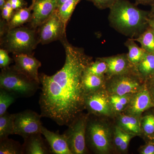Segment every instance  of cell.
<instances>
[{
	"label": "cell",
	"mask_w": 154,
	"mask_h": 154,
	"mask_svg": "<svg viewBox=\"0 0 154 154\" xmlns=\"http://www.w3.org/2000/svg\"><path fill=\"white\" fill-rule=\"evenodd\" d=\"M111 107L110 101L107 96L99 90L86 95L85 107L91 113L96 115H110Z\"/></svg>",
	"instance_id": "12"
},
{
	"label": "cell",
	"mask_w": 154,
	"mask_h": 154,
	"mask_svg": "<svg viewBox=\"0 0 154 154\" xmlns=\"http://www.w3.org/2000/svg\"><path fill=\"white\" fill-rule=\"evenodd\" d=\"M7 0H0V9L1 10L3 8V7L6 5Z\"/></svg>",
	"instance_id": "38"
},
{
	"label": "cell",
	"mask_w": 154,
	"mask_h": 154,
	"mask_svg": "<svg viewBox=\"0 0 154 154\" xmlns=\"http://www.w3.org/2000/svg\"><path fill=\"white\" fill-rule=\"evenodd\" d=\"M151 8L150 11H149V16L154 17V4L151 6Z\"/></svg>",
	"instance_id": "39"
},
{
	"label": "cell",
	"mask_w": 154,
	"mask_h": 154,
	"mask_svg": "<svg viewBox=\"0 0 154 154\" xmlns=\"http://www.w3.org/2000/svg\"><path fill=\"white\" fill-rule=\"evenodd\" d=\"M110 9V26L119 33L135 38L149 27V11L138 8L128 0H118Z\"/></svg>",
	"instance_id": "2"
},
{
	"label": "cell",
	"mask_w": 154,
	"mask_h": 154,
	"mask_svg": "<svg viewBox=\"0 0 154 154\" xmlns=\"http://www.w3.org/2000/svg\"><path fill=\"white\" fill-rule=\"evenodd\" d=\"M152 106L148 91L146 89H143L134 96L131 104L130 111L133 114H140Z\"/></svg>",
	"instance_id": "16"
},
{
	"label": "cell",
	"mask_w": 154,
	"mask_h": 154,
	"mask_svg": "<svg viewBox=\"0 0 154 154\" xmlns=\"http://www.w3.org/2000/svg\"><path fill=\"white\" fill-rule=\"evenodd\" d=\"M41 133L45 137L52 154H72L69 148L66 138L64 134L54 132L42 126Z\"/></svg>",
	"instance_id": "14"
},
{
	"label": "cell",
	"mask_w": 154,
	"mask_h": 154,
	"mask_svg": "<svg viewBox=\"0 0 154 154\" xmlns=\"http://www.w3.org/2000/svg\"><path fill=\"white\" fill-rule=\"evenodd\" d=\"M135 42L133 38H129L125 42V45L128 51L127 54L128 58L134 70L147 53L141 47H139Z\"/></svg>",
	"instance_id": "17"
},
{
	"label": "cell",
	"mask_w": 154,
	"mask_h": 154,
	"mask_svg": "<svg viewBox=\"0 0 154 154\" xmlns=\"http://www.w3.org/2000/svg\"><path fill=\"white\" fill-rule=\"evenodd\" d=\"M40 85L19 71L14 65L2 69L0 88L10 91L18 98L33 96L39 89Z\"/></svg>",
	"instance_id": "4"
},
{
	"label": "cell",
	"mask_w": 154,
	"mask_h": 154,
	"mask_svg": "<svg viewBox=\"0 0 154 154\" xmlns=\"http://www.w3.org/2000/svg\"><path fill=\"white\" fill-rule=\"evenodd\" d=\"M138 75L143 78H149L154 73V54L146 53L135 69Z\"/></svg>",
	"instance_id": "20"
},
{
	"label": "cell",
	"mask_w": 154,
	"mask_h": 154,
	"mask_svg": "<svg viewBox=\"0 0 154 154\" xmlns=\"http://www.w3.org/2000/svg\"><path fill=\"white\" fill-rule=\"evenodd\" d=\"M42 135V133L36 134L23 138V154H52L46 145V140L43 139Z\"/></svg>",
	"instance_id": "15"
},
{
	"label": "cell",
	"mask_w": 154,
	"mask_h": 154,
	"mask_svg": "<svg viewBox=\"0 0 154 154\" xmlns=\"http://www.w3.org/2000/svg\"><path fill=\"white\" fill-rule=\"evenodd\" d=\"M143 129L147 134H152L154 133V116L149 115L145 116L142 123Z\"/></svg>",
	"instance_id": "29"
},
{
	"label": "cell",
	"mask_w": 154,
	"mask_h": 154,
	"mask_svg": "<svg viewBox=\"0 0 154 154\" xmlns=\"http://www.w3.org/2000/svg\"><path fill=\"white\" fill-rule=\"evenodd\" d=\"M11 3L12 8L14 11L26 8L28 3L25 0H9Z\"/></svg>",
	"instance_id": "34"
},
{
	"label": "cell",
	"mask_w": 154,
	"mask_h": 154,
	"mask_svg": "<svg viewBox=\"0 0 154 154\" xmlns=\"http://www.w3.org/2000/svg\"><path fill=\"white\" fill-rule=\"evenodd\" d=\"M149 78H151L152 81H153L154 82V73L153 74H152Z\"/></svg>",
	"instance_id": "41"
},
{
	"label": "cell",
	"mask_w": 154,
	"mask_h": 154,
	"mask_svg": "<svg viewBox=\"0 0 154 154\" xmlns=\"http://www.w3.org/2000/svg\"><path fill=\"white\" fill-rule=\"evenodd\" d=\"M128 97L127 95L124 96H119L117 95H113L110 97V103H117L124 106L125 107V105L128 103Z\"/></svg>",
	"instance_id": "33"
},
{
	"label": "cell",
	"mask_w": 154,
	"mask_h": 154,
	"mask_svg": "<svg viewBox=\"0 0 154 154\" xmlns=\"http://www.w3.org/2000/svg\"><path fill=\"white\" fill-rule=\"evenodd\" d=\"M60 42L65 51V62L55 74L39 75V105L42 117L50 119L60 126H68L85 108L83 75L93 61L83 48L70 44L66 36Z\"/></svg>",
	"instance_id": "1"
},
{
	"label": "cell",
	"mask_w": 154,
	"mask_h": 154,
	"mask_svg": "<svg viewBox=\"0 0 154 154\" xmlns=\"http://www.w3.org/2000/svg\"><path fill=\"white\" fill-rule=\"evenodd\" d=\"M66 1L67 0H57V8Z\"/></svg>",
	"instance_id": "40"
},
{
	"label": "cell",
	"mask_w": 154,
	"mask_h": 154,
	"mask_svg": "<svg viewBox=\"0 0 154 154\" xmlns=\"http://www.w3.org/2000/svg\"><path fill=\"white\" fill-rule=\"evenodd\" d=\"M1 38V48L13 54L33 55V51L39 43L37 30L21 26L9 29Z\"/></svg>",
	"instance_id": "3"
},
{
	"label": "cell",
	"mask_w": 154,
	"mask_h": 154,
	"mask_svg": "<svg viewBox=\"0 0 154 154\" xmlns=\"http://www.w3.org/2000/svg\"><path fill=\"white\" fill-rule=\"evenodd\" d=\"M67 25L60 19L56 11L36 30L39 43L48 44L60 40L66 36Z\"/></svg>",
	"instance_id": "8"
},
{
	"label": "cell",
	"mask_w": 154,
	"mask_h": 154,
	"mask_svg": "<svg viewBox=\"0 0 154 154\" xmlns=\"http://www.w3.org/2000/svg\"><path fill=\"white\" fill-rule=\"evenodd\" d=\"M86 142H88L91 147L97 152H107L110 148V131L100 122L88 120V118Z\"/></svg>",
	"instance_id": "6"
},
{
	"label": "cell",
	"mask_w": 154,
	"mask_h": 154,
	"mask_svg": "<svg viewBox=\"0 0 154 154\" xmlns=\"http://www.w3.org/2000/svg\"><path fill=\"white\" fill-rule=\"evenodd\" d=\"M153 97L154 99V90H153Z\"/></svg>",
	"instance_id": "43"
},
{
	"label": "cell",
	"mask_w": 154,
	"mask_h": 154,
	"mask_svg": "<svg viewBox=\"0 0 154 154\" xmlns=\"http://www.w3.org/2000/svg\"><path fill=\"white\" fill-rule=\"evenodd\" d=\"M134 76L130 74V72L125 74L113 76L109 91L113 95L119 96L136 93L139 90L140 84Z\"/></svg>",
	"instance_id": "10"
},
{
	"label": "cell",
	"mask_w": 154,
	"mask_h": 154,
	"mask_svg": "<svg viewBox=\"0 0 154 154\" xmlns=\"http://www.w3.org/2000/svg\"><path fill=\"white\" fill-rule=\"evenodd\" d=\"M0 154H23V146L19 142L6 138L0 140Z\"/></svg>",
	"instance_id": "25"
},
{
	"label": "cell",
	"mask_w": 154,
	"mask_h": 154,
	"mask_svg": "<svg viewBox=\"0 0 154 154\" xmlns=\"http://www.w3.org/2000/svg\"><path fill=\"white\" fill-rule=\"evenodd\" d=\"M82 0H67L57 9L58 15L67 25L78 4Z\"/></svg>",
	"instance_id": "24"
},
{
	"label": "cell",
	"mask_w": 154,
	"mask_h": 154,
	"mask_svg": "<svg viewBox=\"0 0 154 154\" xmlns=\"http://www.w3.org/2000/svg\"><path fill=\"white\" fill-rule=\"evenodd\" d=\"M133 39L140 43L141 47L146 52L154 54V29L150 26Z\"/></svg>",
	"instance_id": "22"
},
{
	"label": "cell",
	"mask_w": 154,
	"mask_h": 154,
	"mask_svg": "<svg viewBox=\"0 0 154 154\" xmlns=\"http://www.w3.org/2000/svg\"><path fill=\"white\" fill-rule=\"evenodd\" d=\"M107 63L101 58H98L94 62L92 63L85 69V71L89 73L104 76L107 73Z\"/></svg>",
	"instance_id": "28"
},
{
	"label": "cell",
	"mask_w": 154,
	"mask_h": 154,
	"mask_svg": "<svg viewBox=\"0 0 154 154\" xmlns=\"http://www.w3.org/2000/svg\"><path fill=\"white\" fill-rule=\"evenodd\" d=\"M135 135L126 132L119 127L116 128L114 142L116 145L121 151L127 149L131 140Z\"/></svg>",
	"instance_id": "26"
},
{
	"label": "cell",
	"mask_w": 154,
	"mask_h": 154,
	"mask_svg": "<svg viewBox=\"0 0 154 154\" xmlns=\"http://www.w3.org/2000/svg\"><path fill=\"white\" fill-rule=\"evenodd\" d=\"M15 114L7 112L0 116V140L14 134Z\"/></svg>",
	"instance_id": "21"
},
{
	"label": "cell",
	"mask_w": 154,
	"mask_h": 154,
	"mask_svg": "<svg viewBox=\"0 0 154 154\" xmlns=\"http://www.w3.org/2000/svg\"><path fill=\"white\" fill-rule=\"evenodd\" d=\"M8 51L5 49H0V68H5L10 66V65L14 61V59L11 58L9 55Z\"/></svg>",
	"instance_id": "30"
},
{
	"label": "cell",
	"mask_w": 154,
	"mask_h": 154,
	"mask_svg": "<svg viewBox=\"0 0 154 154\" xmlns=\"http://www.w3.org/2000/svg\"><path fill=\"white\" fill-rule=\"evenodd\" d=\"M104 82V76L84 72L82 85L85 94L98 91Z\"/></svg>",
	"instance_id": "19"
},
{
	"label": "cell",
	"mask_w": 154,
	"mask_h": 154,
	"mask_svg": "<svg viewBox=\"0 0 154 154\" xmlns=\"http://www.w3.org/2000/svg\"><path fill=\"white\" fill-rule=\"evenodd\" d=\"M149 25L154 29V17L149 16Z\"/></svg>",
	"instance_id": "37"
},
{
	"label": "cell",
	"mask_w": 154,
	"mask_h": 154,
	"mask_svg": "<svg viewBox=\"0 0 154 154\" xmlns=\"http://www.w3.org/2000/svg\"><path fill=\"white\" fill-rule=\"evenodd\" d=\"M14 12L15 11L12 8L10 1H7L6 5L1 10L2 18L7 22H9L14 15Z\"/></svg>",
	"instance_id": "32"
},
{
	"label": "cell",
	"mask_w": 154,
	"mask_h": 154,
	"mask_svg": "<svg viewBox=\"0 0 154 154\" xmlns=\"http://www.w3.org/2000/svg\"><path fill=\"white\" fill-rule=\"evenodd\" d=\"M135 3L137 5H143L151 6L154 4V0H134Z\"/></svg>",
	"instance_id": "36"
},
{
	"label": "cell",
	"mask_w": 154,
	"mask_h": 154,
	"mask_svg": "<svg viewBox=\"0 0 154 154\" xmlns=\"http://www.w3.org/2000/svg\"><path fill=\"white\" fill-rule=\"evenodd\" d=\"M88 116L80 114L69 125L64 132L72 154L87 152L86 134Z\"/></svg>",
	"instance_id": "5"
},
{
	"label": "cell",
	"mask_w": 154,
	"mask_h": 154,
	"mask_svg": "<svg viewBox=\"0 0 154 154\" xmlns=\"http://www.w3.org/2000/svg\"><path fill=\"white\" fill-rule=\"evenodd\" d=\"M141 153L143 154H154V145L150 143L145 146L142 150Z\"/></svg>",
	"instance_id": "35"
},
{
	"label": "cell",
	"mask_w": 154,
	"mask_h": 154,
	"mask_svg": "<svg viewBox=\"0 0 154 154\" xmlns=\"http://www.w3.org/2000/svg\"><path fill=\"white\" fill-rule=\"evenodd\" d=\"M13 59L16 68L29 78L40 83L38 69L41 63L33 55L21 54H13Z\"/></svg>",
	"instance_id": "11"
},
{
	"label": "cell",
	"mask_w": 154,
	"mask_h": 154,
	"mask_svg": "<svg viewBox=\"0 0 154 154\" xmlns=\"http://www.w3.org/2000/svg\"><path fill=\"white\" fill-rule=\"evenodd\" d=\"M9 1V0H7V1Z\"/></svg>",
	"instance_id": "44"
},
{
	"label": "cell",
	"mask_w": 154,
	"mask_h": 154,
	"mask_svg": "<svg viewBox=\"0 0 154 154\" xmlns=\"http://www.w3.org/2000/svg\"><path fill=\"white\" fill-rule=\"evenodd\" d=\"M41 114L33 110H26L15 114L14 134L23 138L36 134L41 133Z\"/></svg>",
	"instance_id": "7"
},
{
	"label": "cell",
	"mask_w": 154,
	"mask_h": 154,
	"mask_svg": "<svg viewBox=\"0 0 154 154\" xmlns=\"http://www.w3.org/2000/svg\"><path fill=\"white\" fill-rule=\"evenodd\" d=\"M32 17L29 27L37 29L51 17L57 9V0H38L32 3Z\"/></svg>",
	"instance_id": "9"
},
{
	"label": "cell",
	"mask_w": 154,
	"mask_h": 154,
	"mask_svg": "<svg viewBox=\"0 0 154 154\" xmlns=\"http://www.w3.org/2000/svg\"><path fill=\"white\" fill-rule=\"evenodd\" d=\"M101 58L107 63L106 74L109 76L125 74L130 72L131 69H134L128 60L127 54Z\"/></svg>",
	"instance_id": "13"
},
{
	"label": "cell",
	"mask_w": 154,
	"mask_h": 154,
	"mask_svg": "<svg viewBox=\"0 0 154 154\" xmlns=\"http://www.w3.org/2000/svg\"><path fill=\"white\" fill-rule=\"evenodd\" d=\"M94 4L97 8L100 10L110 9L118 0H86Z\"/></svg>",
	"instance_id": "31"
},
{
	"label": "cell",
	"mask_w": 154,
	"mask_h": 154,
	"mask_svg": "<svg viewBox=\"0 0 154 154\" xmlns=\"http://www.w3.org/2000/svg\"><path fill=\"white\" fill-rule=\"evenodd\" d=\"M38 1V0H32V3H34L35 2H36V1Z\"/></svg>",
	"instance_id": "42"
},
{
	"label": "cell",
	"mask_w": 154,
	"mask_h": 154,
	"mask_svg": "<svg viewBox=\"0 0 154 154\" xmlns=\"http://www.w3.org/2000/svg\"><path fill=\"white\" fill-rule=\"evenodd\" d=\"M18 98L13 93L0 88V116L7 112V110Z\"/></svg>",
	"instance_id": "27"
},
{
	"label": "cell",
	"mask_w": 154,
	"mask_h": 154,
	"mask_svg": "<svg viewBox=\"0 0 154 154\" xmlns=\"http://www.w3.org/2000/svg\"><path fill=\"white\" fill-rule=\"evenodd\" d=\"M120 128L125 131L134 135L141 132L140 124L137 119L129 116H122L119 120Z\"/></svg>",
	"instance_id": "23"
},
{
	"label": "cell",
	"mask_w": 154,
	"mask_h": 154,
	"mask_svg": "<svg viewBox=\"0 0 154 154\" xmlns=\"http://www.w3.org/2000/svg\"><path fill=\"white\" fill-rule=\"evenodd\" d=\"M32 6L23 8L15 11L14 15L8 22V29L21 27L26 23L30 22L32 17Z\"/></svg>",
	"instance_id": "18"
}]
</instances>
